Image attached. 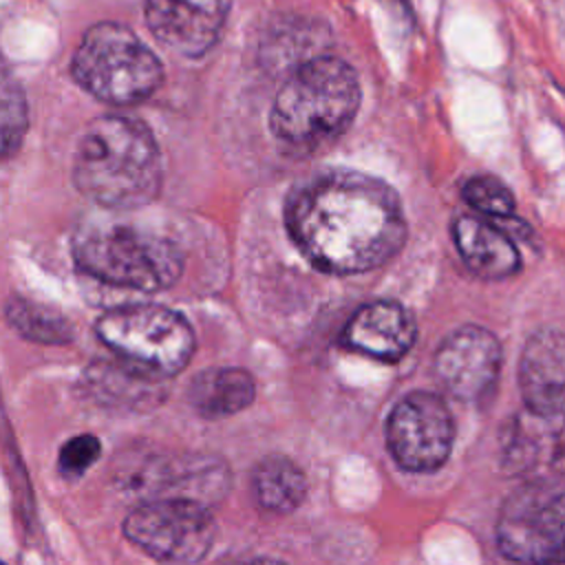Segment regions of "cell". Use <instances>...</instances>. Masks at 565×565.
I'll use <instances>...</instances> for the list:
<instances>
[{
    "instance_id": "cell-1",
    "label": "cell",
    "mask_w": 565,
    "mask_h": 565,
    "mask_svg": "<svg viewBox=\"0 0 565 565\" xmlns=\"http://www.w3.org/2000/svg\"><path fill=\"white\" fill-rule=\"evenodd\" d=\"M291 241L327 274H362L391 260L406 241L397 192L355 170H324L298 183L285 205Z\"/></svg>"
},
{
    "instance_id": "cell-2",
    "label": "cell",
    "mask_w": 565,
    "mask_h": 565,
    "mask_svg": "<svg viewBox=\"0 0 565 565\" xmlns=\"http://www.w3.org/2000/svg\"><path fill=\"white\" fill-rule=\"evenodd\" d=\"M73 183L110 210L148 205L161 190V157L150 128L121 115L93 119L75 148Z\"/></svg>"
},
{
    "instance_id": "cell-3",
    "label": "cell",
    "mask_w": 565,
    "mask_h": 565,
    "mask_svg": "<svg viewBox=\"0 0 565 565\" xmlns=\"http://www.w3.org/2000/svg\"><path fill=\"white\" fill-rule=\"evenodd\" d=\"M360 108L358 73L340 57L302 62L276 93L269 128L285 146L309 152L335 141Z\"/></svg>"
},
{
    "instance_id": "cell-4",
    "label": "cell",
    "mask_w": 565,
    "mask_h": 565,
    "mask_svg": "<svg viewBox=\"0 0 565 565\" xmlns=\"http://www.w3.org/2000/svg\"><path fill=\"white\" fill-rule=\"evenodd\" d=\"M73 256L93 278L141 291L168 289L183 271L177 243L130 225H97L79 232Z\"/></svg>"
},
{
    "instance_id": "cell-5",
    "label": "cell",
    "mask_w": 565,
    "mask_h": 565,
    "mask_svg": "<svg viewBox=\"0 0 565 565\" xmlns=\"http://www.w3.org/2000/svg\"><path fill=\"white\" fill-rule=\"evenodd\" d=\"M71 73L84 90L115 106L148 99L163 79L157 55L119 22H99L84 33Z\"/></svg>"
},
{
    "instance_id": "cell-6",
    "label": "cell",
    "mask_w": 565,
    "mask_h": 565,
    "mask_svg": "<svg viewBox=\"0 0 565 565\" xmlns=\"http://www.w3.org/2000/svg\"><path fill=\"white\" fill-rule=\"evenodd\" d=\"M97 335L124 358L159 375L183 371L194 353L188 320L161 305H128L97 320Z\"/></svg>"
},
{
    "instance_id": "cell-7",
    "label": "cell",
    "mask_w": 565,
    "mask_h": 565,
    "mask_svg": "<svg viewBox=\"0 0 565 565\" xmlns=\"http://www.w3.org/2000/svg\"><path fill=\"white\" fill-rule=\"evenodd\" d=\"M497 543L519 565H565V486L514 490L501 508Z\"/></svg>"
},
{
    "instance_id": "cell-8",
    "label": "cell",
    "mask_w": 565,
    "mask_h": 565,
    "mask_svg": "<svg viewBox=\"0 0 565 565\" xmlns=\"http://www.w3.org/2000/svg\"><path fill=\"white\" fill-rule=\"evenodd\" d=\"M124 534L166 565H199L216 539V523L205 503L166 497L137 505L124 521Z\"/></svg>"
},
{
    "instance_id": "cell-9",
    "label": "cell",
    "mask_w": 565,
    "mask_h": 565,
    "mask_svg": "<svg viewBox=\"0 0 565 565\" xmlns=\"http://www.w3.org/2000/svg\"><path fill=\"white\" fill-rule=\"evenodd\" d=\"M452 439V415L446 402L428 391L404 395L386 422L388 450L404 470H437L448 459Z\"/></svg>"
},
{
    "instance_id": "cell-10",
    "label": "cell",
    "mask_w": 565,
    "mask_h": 565,
    "mask_svg": "<svg viewBox=\"0 0 565 565\" xmlns=\"http://www.w3.org/2000/svg\"><path fill=\"white\" fill-rule=\"evenodd\" d=\"M501 369V344L483 327L466 324L455 329L435 353L439 384L461 402L486 397L497 384Z\"/></svg>"
},
{
    "instance_id": "cell-11",
    "label": "cell",
    "mask_w": 565,
    "mask_h": 565,
    "mask_svg": "<svg viewBox=\"0 0 565 565\" xmlns=\"http://www.w3.org/2000/svg\"><path fill=\"white\" fill-rule=\"evenodd\" d=\"M230 7L232 0H146V24L170 51L199 57L216 44Z\"/></svg>"
},
{
    "instance_id": "cell-12",
    "label": "cell",
    "mask_w": 565,
    "mask_h": 565,
    "mask_svg": "<svg viewBox=\"0 0 565 565\" xmlns=\"http://www.w3.org/2000/svg\"><path fill=\"white\" fill-rule=\"evenodd\" d=\"M519 388L525 408L541 415H565V331L532 333L519 358Z\"/></svg>"
},
{
    "instance_id": "cell-13",
    "label": "cell",
    "mask_w": 565,
    "mask_h": 565,
    "mask_svg": "<svg viewBox=\"0 0 565 565\" xmlns=\"http://www.w3.org/2000/svg\"><path fill=\"white\" fill-rule=\"evenodd\" d=\"M344 344L364 355L395 362L404 358L417 338L413 313L395 300H375L358 309L344 327Z\"/></svg>"
},
{
    "instance_id": "cell-14",
    "label": "cell",
    "mask_w": 565,
    "mask_h": 565,
    "mask_svg": "<svg viewBox=\"0 0 565 565\" xmlns=\"http://www.w3.org/2000/svg\"><path fill=\"white\" fill-rule=\"evenodd\" d=\"M452 238L468 269L481 278L501 280L521 267V256L510 236L483 218L459 216L452 223Z\"/></svg>"
},
{
    "instance_id": "cell-15",
    "label": "cell",
    "mask_w": 565,
    "mask_h": 565,
    "mask_svg": "<svg viewBox=\"0 0 565 565\" xmlns=\"http://www.w3.org/2000/svg\"><path fill=\"white\" fill-rule=\"evenodd\" d=\"M256 386L245 369L218 366L201 371L188 386L192 408L210 419L230 417L247 408L254 399Z\"/></svg>"
},
{
    "instance_id": "cell-16",
    "label": "cell",
    "mask_w": 565,
    "mask_h": 565,
    "mask_svg": "<svg viewBox=\"0 0 565 565\" xmlns=\"http://www.w3.org/2000/svg\"><path fill=\"white\" fill-rule=\"evenodd\" d=\"M254 494L260 508L274 514H287L296 510L307 494L305 472L287 457H265L252 475Z\"/></svg>"
},
{
    "instance_id": "cell-17",
    "label": "cell",
    "mask_w": 565,
    "mask_h": 565,
    "mask_svg": "<svg viewBox=\"0 0 565 565\" xmlns=\"http://www.w3.org/2000/svg\"><path fill=\"white\" fill-rule=\"evenodd\" d=\"M7 320L29 340L44 344H64L73 338L71 324L53 309L24 298H13L7 305Z\"/></svg>"
},
{
    "instance_id": "cell-18",
    "label": "cell",
    "mask_w": 565,
    "mask_h": 565,
    "mask_svg": "<svg viewBox=\"0 0 565 565\" xmlns=\"http://www.w3.org/2000/svg\"><path fill=\"white\" fill-rule=\"evenodd\" d=\"M461 194L470 207H475L481 214L508 218L514 212V196L510 188L490 174L472 177L463 183Z\"/></svg>"
},
{
    "instance_id": "cell-19",
    "label": "cell",
    "mask_w": 565,
    "mask_h": 565,
    "mask_svg": "<svg viewBox=\"0 0 565 565\" xmlns=\"http://www.w3.org/2000/svg\"><path fill=\"white\" fill-rule=\"evenodd\" d=\"M2 154L9 157L22 141L26 130V102L15 84H4L2 88Z\"/></svg>"
},
{
    "instance_id": "cell-20",
    "label": "cell",
    "mask_w": 565,
    "mask_h": 565,
    "mask_svg": "<svg viewBox=\"0 0 565 565\" xmlns=\"http://www.w3.org/2000/svg\"><path fill=\"white\" fill-rule=\"evenodd\" d=\"M99 452H102V444L95 435H90V433L77 435V437L68 439L60 450V457H57L60 472L66 479H75V477L84 475L99 459Z\"/></svg>"
},
{
    "instance_id": "cell-21",
    "label": "cell",
    "mask_w": 565,
    "mask_h": 565,
    "mask_svg": "<svg viewBox=\"0 0 565 565\" xmlns=\"http://www.w3.org/2000/svg\"><path fill=\"white\" fill-rule=\"evenodd\" d=\"M234 565H285V563L274 561V558H252V561H241V563H234Z\"/></svg>"
}]
</instances>
